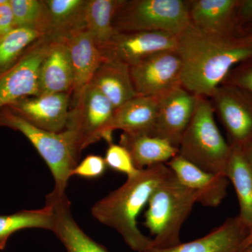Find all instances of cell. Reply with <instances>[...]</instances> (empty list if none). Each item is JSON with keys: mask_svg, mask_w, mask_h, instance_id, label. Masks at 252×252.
I'll use <instances>...</instances> for the list:
<instances>
[{"mask_svg": "<svg viewBox=\"0 0 252 252\" xmlns=\"http://www.w3.org/2000/svg\"><path fill=\"white\" fill-rule=\"evenodd\" d=\"M178 36L157 31L115 33L101 49L104 59L132 66L159 51L176 49Z\"/></svg>", "mask_w": 252, "mask_h": 252, "instance_id": "12", "label": "cell"}, {"mask_svg": "<svg viewBox=\"0 0 252 252\" xmlns=\"http://www.w3.org/2000/svg\"><path fill=\"white\" fill-rule=\"evenodd\" d=\"M106 168L107 165L103 158L91 154L86 157L73 169L72 177L79 176L83 178H97L103 175Z\"/></svg>", "mask_w": 252, "mask_h": 252, "instance_id": "30", "label": "cell"}, {"mask_svg": "<svg viewBox=\"0 0 252 252\" xmlns=\"http://www.w3.org/2000/svg\"><path fill=\"white\" fill-rule=\"evenodd\" d=\"M46 203L53 207L54 227L53 232L67 252H109L84 231L72 216L71 203L67 194L58 196L50 193Z\"/></svg>", "mask_w": 252, "mask_h": 252, "instance_id": "17", "label": "cell"}, {"mask_svg": "<svg viewBox=\"0 0 252 252\" xmlns=\"http://www.w3.org/2000/svg\"><path fill=\"white\" fill-rule=\"evenodd\" d=\"M236 21L238 28L245 36L243 26L252 23V0L240 1L237 9Z\"/></svg>", "mask_w": 252, "mask_h": 252, "instance_id": "33", "label": "cell"}, {"mask_svg": "<svg viewBox=\"0 0 252 252\" xmlns=\"http://www.w3.org/2000/svg\"><path fill=\"white\" fill-rule=\"evenodd\" d=\"M119 144L128 151L135 167L140 170L170 161L179 153L178 148L155 136L123 132Z\"/></svg>", "mask_w": 252, "mask_h": 252, "instance_id": "22", "label": "cell"}, {"mask_svg": "<svg viewBox=\"0 0 252 252\" xmlns=\"http://www.w3.org/2000/svg\"><path fill=\"white\" fill-rule=\"evenodd\" d=\"M88 0H44L49 14L46 35L66 39L69 34L86 28Z\"/></svg>", "mask_w": 252, "mask_h": 252, "instance_id": "23", "label": "cell"}, {"mask_svg": "<svg viewBox=\"0 0 252 252\" xmlns=\"http://www.w3.org/2000/svg\"><path fill=\"white\" fill-rule=\"evenodd\" d=\"M15 28L14 16L9 0H0V36Z\"/></svg>", "mask_w": 252, "mask_h": 252, "instance_id": "32", "label": "cell"}, {"mask_svg": "<svg viewBox=\"0 0 252 252\" xmlns=\"http://www.w3.org/2000/svg\"><path fill=\"white\" fill-rule=\"evenodd\" d=\"M89 84L108 99L115 109L138 95L130 66L117 60L104 59Z\"/></svg>", "mask_w": 252, "mask_h": 252, "instance_id": "20", "label": "cell"}, {"mask_svg": "<svg viewBox=\"0 0 252 252\" xmlns=\"http://www.w3.org/2000/svg\"><path fill=\"white\" fill-rule=\"evenodd\" d=\"M249 232L240 217H231L203 238L170 248L152 247L146 252H237Z\"/></svg>", "mask_w": 252, "mask_h": 252, "instance_id": "16", "label": "cell"}, {"mask_svg": "<svg viewBox=\"0 0 252 252\" xmlns=\"http://www.w3.org/2000/svg\"><path fill=\"white\" fill-rule=\"evenodd\" d=\"M241 149H243L245 158L252 170V140Z\"/></svg>", "mask_w": 252, "mask_h": 252, "instance_id": "34", "label": "cell"}, {"mask_svg": "<svg viewBox=\"0 0 252 252\" xmlns=\"http://www.w3.org/2000/svg\"><path fill=\"white\" fill-rule=\"evenodd\" d=\"M250 245H252V229L250 230L248 235H247L246 238L243 240V243L241 244V246H240V250H239L250 246Z\"/></svg>", "mask_w": 252, "mask_h": 252, "instance_id": "35", "label": "cell"}, {"mask_svg": "<svg viewBox=\"0 0 252 252\" xmlns=\"http://www.w3.org/2000/svg\"><path fill=\"white\" fill-rule=\"evenodd\" d=\"M212 97L230 144L243 148L252 140V94L226 82L219 86Z\"/></svg>", "mask_w": 252, "mask_h": 252, "instance_id": "10", "label": "cell"}, {"mask_svg": "<svg viewBox=\"0 0 252 252\" xmlns=\"http://www.w3.org/2000/svg\"><path fill=\"white\" fill-rule=\"evenodd\" d=\"M198 203L197 194L172 175L158 186L149 198L144 224L148 228L156 248L165 249L181 243L184 222Z\"/></svg>", "mask_w": 252, "mask_h": 252, "instance_id": "3", "label": "cell"}, {"mask_svg": "<svg viewBox=\"0 0 252 252\" xmlns=\"http://www.w3.org/2000/svg\"><path fill=\"white\" fill-rule=\"evenodd\" d=\"M0 126L26 136L52 173L55 186L51 193L58 196L65 195L68 182L81 155L74 134L66 128L60 132L41 130L7 108L0 111Z\"/></svg>", "mask_w": 252, "mask_h": 252, "instance_id": "4", "label": "cell"}, {"mask_svg": "<svg viewBox=\"0 0 252 252\" xmlns=\"http://www.w3.org/2000/svg\"><path fill=\"white\" fill-rule=\"evenodd\" d=\"M59 39L62 38L42 36L28 48L14 67L0 76V111L23 97L39 95L41 63Z\"/></svg>", "mask_w": 252, "mask_h": 252, "instance_id": "8", "label": "cell"}, {"mask_svg": "<svg viewBox=\"0 0 252 252\" xmlns=\"http://www.w3.org/2000/svg\"><path fill=\"white\" fill-rule=\"evenodd\" d=\"M45 34L31 28H15L0 36V76L14 67L28 48Z\"/></svg>", "mask_w": 252, "mask_h": 252, "instance_id": "27", "label": "cell"}, {"mask_svg": "<svg viewBox=\"0 0 252 252\" xmlns=\"http://www.w3.org/2000/svg\"><path fill=\"white\" fill-rule=\"evenodd\" d=\"M66 44L74 72L73 98L91 82L94 73L103 62L104 56L86 28L69 34L66 38Z\"/></svg>", "mask_w": 252, "mask_h": 252, "instance_id": "18", "label": "cell"}, {"mask_svg": "<svg viewBox=\"0 0 252 252\" xmlns=\"http://www.w3.org/2000/svg\"><path fill=\"white\" fill-rule=\"evenodd\" d=\"M104 160L107 166L125 174L127 177L135 176L140 172L135 167L128 151L121 144H109Z\"/></svg>", "mask_w": 252, "mask_h": 252, "instance_id": "29", "label": "cell"}, {"mask_svg": "<svg viewBox=\"0 0 252 252\" xmlns=\"http://www.w3.org/2000/svg\"><path fill=\"white\" fill-rule=\"evenodd\" d=\"M181 183L197 194L198 203L206 207H217L227 195L228 178L204 171L177 154L167 162Z\"/></svg>", "mask_w": 252, "mask_h": 252, "instance_id": "15", "label": "cell"}, {"mask_svg": "<svg viewBox=\"0 0 252 252\" xmlns=\"http://www.w3.org/2000/svg\"><path fill=\"white\" fill-rule=\"evenodd\" d=\"M176 50L182 60V87L204 97L212 96L236 64L252 57V41L209 34L190 23L178 36Z\"/></svg>", "mask_w": 252, "mask_h": 252, "instance_id": "1", "label": "cell"}, {"mask_svg": "<svg viewBox=\"0 0 252 252\" xmlns=\"http://www.w3.org/2000/svg\"><path fill=\"white\" fill-rule=\"evenodd\" d=\"M238 0L190 1V24L204 32L217 35L243 36L236 21Z\"/></svg>", "mask_w": 252, "mask_h": 252, "instance_id": "14", "label": "cell"}, {"mask_svg": "<svg viewBox=\"0 0 252 252\" xmlns=\"http://www.w3.org/2000/svg\"><path fill=\"white\" fill-rule=\"evenodd\" d=\"M237 252H252V245L242 249V250H239V251Z\"/></svg>", "mask_w": 252, "mask_h": 252, "instance_id": "36", "label": "cell"}, {"mask_svg": "<svg viewBox=\"0 0 252 252\" xmlns=\"http://www.w3.org/2000/svg\"><path fill=\"white\" fill-rule=\"evenodd\" d=\"M251 34H252V29L251 30V31L250 32H249V34H248V35H251ZM247 35V36H248Z\"/></svg>", "mask_w": 252, "mask_h": 252, "instance_id": "38", "label": "cell"}, {"mask_svg": "<svg viewBox=\"0 0 252 252\" xmlns=\"http://www.w3.org/2000/svg\"><path fill=\"white\" fill-rule=\"evenodd\" d=\"M136 93L159 97L182 86V63L177 50L159 51L130 66Z\"/></svg>", "mask_w": 252, "mask_h": 252, "instance_id": "9", "label": "cell"}, {"mask_svg": "<svg viewBox=\"0 0 252 252\" xmlns=\"http://www.w3.org/2000/svg\"><path fill=\"white\" fill-rule=\"evenodd\" d=\"M172 175L165 164L154 165L127 177L125 183L94 203L91 213L99 223L114 229L127 246L137 252H146L153 245L137 225V218L158 186Z\"/></svg>", "mask_w": 252, "mask_h": 252, "instance_id": "2", "label": "cell"}, {"mask_svg": "<svg viewBox=\"0 0 252 252\" xmlns=\"http://www.w3.org/2000/svg\"><path fill=\"white\" fill-rule=\"evenodd\" d=\"M199 96L177 88L158 97L154 135L179 148L195 112Z\"/></svg>", "mask_w": 252, "mask_h": 252, "instance_id": "11", "label": "cell"}, {"mask_svg": "<svg viewBox=\"0 0 252 252\" xmlns=\"http://www.w3.org/2000/svg\"><path fill=\"white\" fill-rule=\"evenodd\" d=\"M214 112L211 102L199 96L193 118L181 141L178 155L204 171L225 176L233 147L219 130Z\"/></svg>", "mask_w": 252, "mask_h": 252, "instance_id": "5", "label": "cell"}, {"mask_svg": "<svg viewBox=\"0 0 252 252\" xmlns=\"http://www.w3.org/2000/svg\"><path fill=\"white\" fill-rule=\"evenodd\" d=\"M232 152L225 176L233 184L239 205V217L250 230L252 229V170L245 158L243 149L232 145Z\"/></svg>", "mask_w": 252, "mask_h": 252, "instance_id": "24", "label": "cell"}, {"mask_svg": "<svg viewBox=\"0 0 252 252\" xmlns=\"http://www.w3.org/2000/svg\"><path fill=\"white\" fill-rule=\"evenodd\" d=\"M182 0H121L113 19L115 33L157 31L179 36L190 24Z\"/></svg>", "mask_w": 252, "mask_h": 252, "instance_id": "6", "label": "cell"}, {"mask_svg": "<svg viewBox=\"0 0 252 252\" xmlns=\"http://www.w3.org/2000/svg\"><path fill=\"white\" fill-rule=\"evenodd\" d=\"M72 93L23 97L6 108L41 130L62 132L67 126Z\"/></svg>", "mask_w": 252, "mask_h": 252, "instance_id": "13", "label": "cell"}, {"mask_svg": "<svg viewBox=\"0 0 252 252\" xmlns=\"http://www.w3.org/2000/svg\"><path fill=\"white\" fill-rule=\"evenodd\" d=\"M71 103L66 129L74 134L80 153L101 140L113 143L115 109L108 99L89 84L72 98Z\"/></svg>", "mask_w": 252, "mask_h": 252, "instance_id": "7", "label": "cell"}, {"mask_svg": "<svg viewBox=\"0 0 252 252\" xmlns=\"http://www.w3.org/2000/svg\"><path fill=\"white\" fill-rule=\"evenodd\" d=\"M248 36L249 39H250V40L252 41V34H251V35H248V36Z\"/></svg>", "mask_w": 252, "mask_h": 252, "instance_id": "37", "label": "cell"}, {"mask_svg": "<svg viewBox=\"0 0 252 252\" xmlns=\"http://www.w3.org/2000/svg\"><path fill=\"white\" fill-rule=\"evenodd\" d=\"M15 27L31 28L47 33L49 14L44 0H9Z\"/></svg>", "mask_w": 252, "mask_h": 252, "instance_id": "28", "label": "cell"}, {"mask_svg": "<svg viewBox=\"0 0 252 252\" xmlns=\"http://www.w3.org/2000/svg\"><path fill=\"white\" fill-rule=\"evenodd\" d=\"M54 213L53 207L46 203L38 210H22L10 215H0V250H4L11 235L27 228H41L53 231Z\"/></svg>", "mask_w": 252, "mask_h": 252, "instance_id": "25", "label": "cell"}, {"mask_svg": "<svg viewBox=\"0 0 252 252\" xmlns=\"http://www.w3.org/2000/svg\"><path fill=\"white\" fill-rule=\"evenodd\" d=\"M121 0H88L85 11L86 29L99 49L115 34L112 23Z\"/></svg>", "mask_w": 252, "mask_h": 252, "instance_id": "26", "label": "cell"}, {"mask_svg": "<svg viewBox=\"0 0 252 252\" xmlns=\"http://www.w3.org/2000/svg\"><path fill=\"white\" fill-rule=\"evenodd\" d=\"M227 78L229 79L227 83L238 86L252 94V57L240 63Z\"/></svg>", "mask_w": 252, "mask_h": 252, "instance_id": "31", "label": "cell"}, {"mask_svg": "<svg viewBox=\"0 0 252 252\" xmlns=\"http://www.w3.org/2000/svg\"><path fill=\"white\" fill-rule=\"evenodd\" d=\"M39 88V94H72L74 72L66 39H59L55 41L41 63Z\"/></svg>", "mask_w": 252, "mask_h": 252, "instance_id": "19", "label": "cell"}, {"mask_svg": "<svg viewBox=\"0 0 252 252\" xmlns=\"http://www.w3.org/2000/svg\"><path fill=\"white\" fill-rule=\"evenodd\" d=\"M158 97L137 95L114 112L113 130L132 135L153 136L157 122Z\"/></svg>", "mask_w": 252, "mask_h": 252, "instance_id": "21", "label": "cell"}]
</instances>
